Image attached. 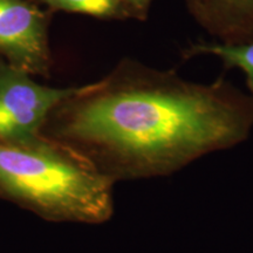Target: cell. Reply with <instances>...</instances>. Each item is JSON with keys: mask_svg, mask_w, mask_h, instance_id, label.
<instances>
[{"mask_svg": "<svg viewBox=\"0 0 253 253\" xmlns=\"http://www.w3.org/2000/svg\"><path fill=\"white\" fill-rule=\"evenodd\" d=\"M252 130L253 96L224 77L201 84L126 59L55 107L41 134L115 183L171 175Z\"/></svg>", "mask_w": 253, "mask_h": 253, "instance_id": "obj_1", "label": "cell"}, {"mask_svg": "<svg viewBox=\"0 0 253 253\" xmlns=\"http://www.w3.org/2000/svg\"><path fill=\"white\" fill-rule=\"evenodd\" d=\"M115 183L65 145L41 134L0 138V199L43 219L101 224L114 212Z\"/></svg>", "mask_w": 253, "mask_h": 253, "instance_id": "obj_2", "label": "cell"}, {"mask_svg": "<svg viewBox=\"0 0 253 253\" xmlns=\"http://www.w3.org/2000/svg\"><path fill=\"white\" fill-rule=\"evenodd\" d=\"M78 88L42 86L28 73L0 62V138L28 141L40 136L49 114Z\"/></svg>", "mask_w": 253, "mask_h": 253, "instance_id": "obj_3", "label": "cell"}, {"mask_svg": "<svg viewBox=\"0 0 253 253\" xmlns=\"http://www.w3.org/2000/svg\"><path fill=\"white\" fill-rule=\"evenodd\" d=\"M0 53L30 75H45L50 66L45 14L26 0H0Z\"/></svg>", "mask_w": 253, "mask_h": 253, "instance_id": "obj_4", "label": "cell"}, {"mask_svg": "<svg viewBox=\"0 0 253 253\" xmlns=\"http://www.w3.org/2000/svg\"><path fill=\"white\" fill-rule=\"evenodd\" d=\"M190 17L216 41L253 40V0H184Z\"/></svg>", "mask_w": 253, "mask_h": 253, "instance_id": "obj_5", "label": "cell"}, {"mask_svg": "<svg viewBox=\"0 0 253 253\" xmlns=\"http://www.w3.org/2000/svg\"><path fill=\"white\" fill-rule=\"evenodd\" d=\"M181 56L185 61L197 56H214L225 69H239L245 74L249 94L253 96V40L243 43L198 41L182 48Z\"/></svg>", "mask_w": 253, "mask_h": 253, "instance_id": "obj_6", "label": "cell"}, {"mask_svg": "<svg viewBox=\"0 0 253 253\" xmlns=\"http://www.w3.org/2000/svg\"><path fill=\"white\" fill-rule=\"evenodd\" d=\"M50 7L67 12L93 15L101 19H125L121 0H42Z\"/></svg>", "mask_w": 253, "mask_h": 253, "instance_id": "obj_7", "label": "cell"}, {"mask_svg": "<svg viewBox=\"0 0 253 253\" xmlns=\"http://www.w3.org/2000/svg\"><path fill=\"white\" fill-rule=\"evenodd\" d=\"M126 18H135L144 20L149 14L153 0H121Z\"/></svg>", "mask_w": 253, "mask_h": 253, "instance_id": "obj_8", "label": "cell"}]
</instances>
